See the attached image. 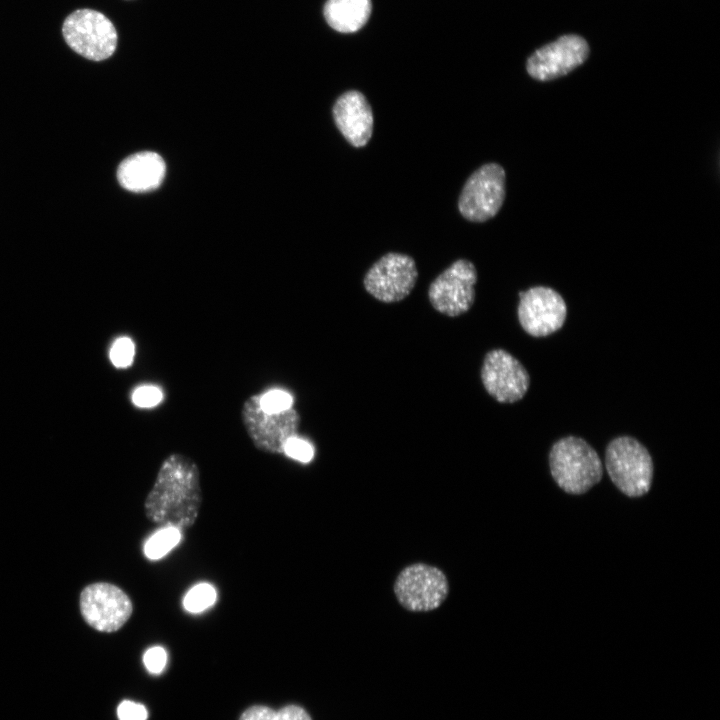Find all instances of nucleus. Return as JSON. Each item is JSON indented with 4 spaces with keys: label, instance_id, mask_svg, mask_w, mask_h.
<instances>
[{
    "label": "nucleus",
    "instance_id": "1",
    "mask_svg": "<svg viewBox=\"0 0 720 720\" xmlns=\"http://www.w3.org/2000/svg\"><path fill=\"white\" fill-rule=\"evenodd\" d=\"M202 504L200 472L189 457L173 453L162 462L144 509L147 519L163 527L188 529Z\"/></svg>",
    "mask_w": 720,
    "mask_h": 720
},
{
    "label": "nucleus",
    "instance_id": "2",
    "mask_svg": "<svg viewBox=\"0 0 720 720\" xmlns=\"http://www.w3.org/2000/svg\"><path fill=\"white\" fill-rule=\"evenodd\" d=\"M551 475L566 493L580 495L600 482L602 462L584 439L567 436L556 441L549 453Z\"/></svg>",
    "mask_w": 720,
    "mask_h": 720
},
{
    "label": "nucleus",
    "instance_id": "3",
    "mask_svg": "<svg viewBox=\"0 0 720 720\" xmlns=\"http://www.w3.org/2000/svg\"><path fill=\"white\" fill-rule=\"evenodd\" d=\"M605 465L614 485L626 496L646 494L653 479V461L647 448L630 436L613 439L605 451Z\"/></svg>",
    "mask_w": 720,
    "mask_h": 720
},
{
    "label": "nucleus",
    "instance_id": "4",
    "mask_svg": "<svg viewBox=\"0 0 720 720\" xmlns=\"http://www.w3.org/2000/svg\"><path fill=\"white\" fill-rule=\"evenodd\" d=\"M62 34L72 50L92 61L109 58L117 47L113 23L93 9H78L69 14L63 22Z\"/></svg>",
    "mask_w": 720,
    "mask_h": 720
},
{
    "label": "nucleus",
    "instance_id": "5",
    "mask_svg": "<svg viewBox=\"0 0 720 720\" xmlns=\"http://www.w3.org/2000/svg\"><path fill=\"white\" fill-rule=\"evenodd\" d=\"M398 603L410 612H429L439 608L449 594V582L438 567L413 563L403 568L393 586Z\"/></svg>",
    "mask_w": 720,
    "mask_h": 720
},
{
    "label": "nucleus",
    "instance_id": "6",
    "mask_svg": "<svg viewBox=\"0 0 720 720\" xmlns=\"http://www.w3.org/2000/svg\"><path fill=\"white\" fill-rule=\"evenodd\" d=\"M241 418L254 446L273 454H283L285 443L296 436L300 425V415L292 408L277 413L263 411L258 395L245 400Z\"/></svg>",
    "mask_w": 720,
    "mask_h": 720
},
{
    "label": "nucleus",
    "instance_id": "7",
    "mask_svg": "<svg viewBox=\"0 0 720 720\" xmlns=\"http://www.w3.org/2000/svg\"><path fill=\"white\" fill-rule=\"evenodd\" d=\"M505 199V170L487 163L466 180L458 200L461 215L471 222H485L501 209Z\"/></svg>",
    "mask_w": 720,
    "mask_h": 720
},
{
    "label": "nucleus",
    "instance_id": "8",
    "mask_svg": "<svg viewBox=\"0 0 720 720\" xmlns=\"http://www.w3.org/2000/svg\"><path fill=\"white\" fill-rule=\"evenodd\" d=\"M477 279V269L471 261L463 258L454 261L430 283L431 306L448 317L465 314L475 302Z\"/></svg>",
    "mask_w": 720,
    "mask_h": 720
},
{
    "label": "nucleus",
    "instance_id": "9",
    "mask_svg": "<svg viewBox=\"0 0 720 720\" xmlns=\"http://www.w3.org/2000/svg\"><path fill=\"white\" fill-rule=\"evenodd\" d=\"M417 278L416 262L411 256L390 252L368 269L363 278V286L376 300L396 303L410 295Z\"/></svg>",
    "mask_w": 720,
    "mask_h": 720
},
{
    "label": "nucleus",
    "instance_id": "10",
    "mask_svg": "<svg viewBox=\"0 0 720 720\" xmlns=\"http://www.w3.org/2000/svg\"><path fill=\"white\" fill-rule=\"evenodd\" d=\"M80 609L89 626L100 632H116L129 620L133 605L128 595L110 583H94L83 589Z\"/></svg>",
    "mask_w": 720,
    "mask_h": 720
},
{
    "label": "nucleus",
    "instance_id": "11",
    "mask_svg": "<svg viewBox=\"0 0 720 720\" xmlns=\"http://www.w3.org/2000/svg\"><path fill=\"white\" fill-rule=\"evenodd\" d=\"M480 377L486 392L499 403L521 400L530 384L526 368L504 349H493L485 354Z\"/></svg>",
    "mask_w": 720,
    "mask_h": 720
},
{
    "label": "nucleus",
    "instance_id": "12",
    "mask_svg": "<svg viewBox=\"0 0 720 720\" xmlns=\"http://www.w3.org/2000/svg\"><path fill=\"white\" fill-rule=\"evenodd\" d=\"M518 320L525 332L534 337L548 336L558 331L567 316L563 297L545 286L531 287L519 293Z\"/></svg>",
    "mask_w": 720,
    "mask_h": 720
},
{
    "label": "nucleus",
    "instance_id": "13",
    "mask_svg": "<svg viewBox=\"0 0 720 720\" xmlns=\"http://www.w3.org/2000/svg\"><path fill=\"white\" fill-rule=\"evenodd\" d=\"M589 46L578 35H564L536 50L527 60L528 74L539 81L562 77L587 59Z\"/></svg>",
    "mask_w": 720,
    "mask_h": 720
},
{
    "label": "nucleus",
    "instance_id": "14",
    "mask_svg": "<svg viewBox=\"0 0 720 720\" xmlns=\"http://www.w3.org/2000/svg\"><path fill=\"white\" fill-rule=\"evenodd\" d=\"M334 122L344 138L356 148L364 147L371 139L374 127L372 108L360 91L349 90L334 103Z\"/></svg>",
    "mask_w": 720,
    "mask_h": 720
},
{
    "label": "nucleus",
    "instance_id": "15",
    "mask_svg": "<svg viewBox=\"0 0 720 720\" xmlns=\"http://www.w3.org/2000/svg\"><path fill=\"white\" fill-rule=\"evenodd\" d=\"M166 165L162 157L151 151L135 153L124 159L117 170L120 185L131 192L154 190L162 183Z\"/></svg>",
    "mask_w": 720,
    "mask_h": 720
},
{
    "label": "nucleus",
    "instance_id": "16",
    "mask_svg": "<svg viewBox=\"0 0 720 720\" xmlns=\"http://www.w3.org/2000/svg\"><path fill=\"white\" fill-rule=\"evenodd\" d=\"M371 9V0H327L323 13L331 28L341 33H353L366 24Z\"/></svg>",
    "mask_w": 720,
    "mask_h": 720
},
{
    "label": "nucleus",
    "instance_id": "17",
    "mask_svg": "<svg viewBox=\"0 0 720 720\" xmlns=\"http://www.w3.org/2000/svg\"><path fill=\"white\" fill-rule=\"evenodd\" d=\"M180 539V530L169 526L163 527L146 541L144 554L150 560H158L177 546Z\"/></svg>",
    "mask_w": 720,
    "mask_h": 720
},
{
    "label": "nucleus",
    "instance_id": "18",
    "mask_svg": "<svg viewBox=\"0 0 720 720\" xmlns=\"http://www.w3.org/2000/svg\"><path fill=\"white\" fill-rule=\"evenodd\" d=\"M215 588L208 583H200L191 588L183 599L184 608L191 613H199L212 606L216 601Z\"/></svg>",
    "mask_w": 720,
    "mask_h": 720
},
{
    "label": "nucleus",
    "instance_id": "19",
    "mask_svg": "<svg viewBox=\"0 0 720 720\" xmlns=\"http://www.w3.org/2000/svg\"><path fill=\"white\" fill-rule=\"evenodd\" d=\"M259 403L263 411L277 413L291 408L293 399L283 390H271L259 396Z\"/></svg>",
    "mask_w": 720,
    "mask_h": 720
},
{
    "label": "nucleus",
    "instance_id": "20",
    "mask_svg": "<svg viewBox=\"0 0 720 720\" xmlns=\"http://www.w3.org/2000/svg\"><path fill=\"white\" fill-rule=\"evenodd\" d=\"M135 347L132 340L128 337L117 339L110 350V360L117 368L128 367L134 357Z\"/></svg>",
    "mask_w": 720,
    "mask_h": 720
},
{
    "label": "nucleus",
    "instance_id": "21",
    "mask_svg": "<svg viewBox=\"0 0 720 720\" xmlns=\"http://www.w3.org/2000/svg\"><path fill=\"white\" fill-rule=\"evenodd\" d=\"M284 454L303 463H308L313 459V446L297 436L290 438L284 445Z\"/></svg>",
    "mask_w": 720,
    "mask_h": 720
},
{
    "label": "nucleus",
    "instance_id": "22",
    "mask_svg": "<svg viewBox=\"0 0 720 720\" xmlns=\"http://www.w3.org/2000/svg\"><path fill=\"white\" fill-rule=\"evenodd\" d=\"M143 662L150 674H160L167 663V652L160 646L150 647L143 655Z\"/></svg>",
    "mask_w": 720,
    "mask_h": 720
},
{
    "label": "nucleus",
    "instance_id": "23",
    "mask_svg": "<svg viewBox=\"0 0 720 720\" xmlns=\"http://www.w3.org/2000/svg\"><path fill=\"white\" fill-rule=\"evenodd\" d=\"M162 400V392L154 386H141L132 395L133 403L141 408L156 406Z\"/></svg>",
    "mask_w": 720,
    "mask_h": 720
},
{
    "label": "nucleus",
    "instance_id": "24",
    "mask_svg": "<svg viewBox=\"0 0 720 720\" xmlns=\"http://www.w3.org/2000/svg\"><path fill=\"white\" fill-rule=\"evenodd\" d=\"M117 716L119 720H146L148 712L143 704L123 700L117 707Z\"/></svg>",
    "mask_w": 720,
    "mask_h": 720
},
{
    "label": "nucleus",
    "instance_id": "25",
    "mask_svg": "<svg viewBox=\"0 0 720 720\" xmlns=\"http://www.w3.org/2000/svg\"><path fill=\"white\" fill-rule=\"evenodd\" d=\"M276 710L265 705H253L247 708L239 720H275Z\"/></svg>",
    "mask_w": 720,
    "mask_h": 720
},
{
    "label": "nucleus",
    "instance_id": "26",
    "mask_svg": "<svg viewBox=\"0 0 720 720\" xmlns=\"http://www.w3.org/2000/svg\"><path fill=\"white\" fill-rule=\"evenodd\" d=\"M275 720H312L301 706L290 704L276 710Z\"/></svg>",
    "mask_w": 720,
    "mask_h": 720
}]
</instances>
